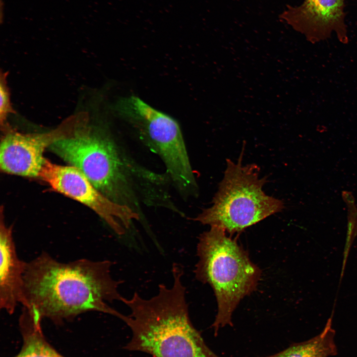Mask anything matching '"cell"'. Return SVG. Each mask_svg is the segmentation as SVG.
Returning <instances> with one entry per match:
<instances>
[{"instance_id": "1", "label": "cell", "mask_w": 357, "mask_h": 357, "mask_svg": "<svg viewBox=\"0 0 357 357\" xmlns=\"http://www.w3.org/2000/svg\"><path fill=\"white\" fill-rule=\"evenodd\" d=\"M109 260L80 259L60 262L43 252L26 262L21 304L33 318L56 322L90 311L124 315L110 306L123 298L119 291L122 281L114 279Z\"/></svg>"}, {"instance_id": "2", "label": "cell", "mask_w": 357, "mask_h": 357, "mask_svg": "<svg viewBox=\"0 0 357 357\" xmlns=\"http://www.w3.org/2000/svg\"><path fill=\"white\" fill-rule=\"evenodd\" d=\"M171 287L159 284L156 295L144 298L135 292L122 302L130 310L123 321L131 339L124 348L153 357H220L206 344L189 316L183 270L174 263Z\"/></svg>"}, {"instance_id": "3", "label": "cell", "mask_w": 357, "mask_h": 357, "mask_svg": "<svg viewBox=\"0 0 357 357\" xmlns=\"http://www.w3.org/2000/svg\"><path fill=\"white\" fill-rule=\"evenodd\" d=\"M226 232L221 227L211 226L200 236L197 245L195 277L211 286L217 301L218 311L212 325L215 335L220 328L233 325L234 311L240 300L256 289L261 275L246 251Z\"/></svg>"}, {"instance_id": "4", "label": "cell", "mask_w": 357, "mask_h": 357, "mask_svg": "<svg viewBox=\"0 0 357 357\" xmlns=\"http://www.w3.org/2000/svg\"><path fill=\"white\" fill-rule=\"evenodd\" d=\"M243 151L238 160H227L224 176L213 200V205L195 220L217 226L230 234L242 232L267 217L281 211L284 202L263 190L266 178H261L255 164L243 165Z\"/></svg>"}, {"instance_id": "5", "label": "cell", "mask_w": 357, "mask_h": 357, "mask_svg": "<svg viewBox=\"0 0 357 357\" xmlns=\"http://www.w3.org/2000/svg\"><path fill=\"white\" fill-rule=\"evenodd\" d=\"M49 148L109 199L134 209V195L123 163L115 143L103 131L87 124Z\"/></svg>"}, {"instance_id": "6", "label": "cell", "mask_w": 357, "mask_h": 357, "mask_svg": "<svg viewBox=\"0 0 357 357\" xmlns=\"http://www.w3.org/2000/svg\"><path fill=\"white\" fill-rule=\"evenodd\" d=\"M115 107L119 115L136 127L159 155L178 188L186 192L195 188V178L177 121L134 96L120 99Z\"/></svg>"}, {"instance_id": "7", "label": "cell", "mask_w": 357, "mask_h": 357, "mask_svg": "<svg viewBox=\"0 0 357 357\" xmlns=\"http://www.w3.org/2000/svg\"><path fill=\"white\" fill-rule=\"evenodd\" d=\"M39 177L54 190L91 208L117 235H124L138 213L116 203L99 191L77 168L54 164L45 159Z\"/></svg>"}, {"instance_id": "8", "label": "cell", "mask_w": 357, "mask_h": 357, "mask_svg": "<svg viewBox=\"0 0 357 357\" xmlns=\"http://www.w3.org/2000/svg\"><path fill=\"white\" fill-rule=\"evenodd\" d=\"M84 113L72 116L51 131L38 133H22L10 128L1 140L0 166L7 174L25 177H39L48 147L61 139L73 134L87 123Z\"/></svg>"}, {"instance_id": "9", "label": "cell", "mask_w": 357, "mask_h": 357, "mask_svg": "<svg viewBox=\"0 0 357 357\" xmlns=\"http://www.w3.org/2000/svg\"><path fill=\"white\" fill-rule=\"evenodd\" d=\"M344 6L345 0H304L298 6L287 8L281 18L312 43L334 33L340 42L347 44Z\"/></svg>"}, {"instance_id": "10", "label": "cell", "mask_w": 357, "mask_h": 357, "mask_svg": "<svg viewBox=\"0 0 357 357\" xmlns=\"http://www.w3.org/2000/svg\"><path fill=\"white\" fill-rule=\"evenodd\" d=\"M0 307L9 314L21 303L26 262L18 257L11 226L1 212L0 223Z\"/></svg>"}, {"instance_id": "11", "label": "cell", "mask_w": 357, "mask_h": 357, "mask_svg": "<svg viewBox=\"0 0 357 357\" xmlns=\"http://www.w3.org/2000/svg\"><path fill=\"white\" fill-rule=\"evenodd\" d=\"M335 335L329 318L323 330L316 336L264 357H331L337 354Z\"/></svg>"}, {"instance_id": "12", "label": "cell", "mask_w": 357, "mask_h": 357, "mask_svg": "<svg viewBox=\"0 0 357 357\" xmlns=\"http://www.w3.org/2000/svg\"><path fill=\"white\" fill-rule=\"evenodd\" d=\"M20 322L25 329L24 345L15 357H63L44 340L40 332V322L36 321L24 307Z\"/></svg>"}, {"instance_id": "13", "label": "cell", "mask_w": 357, "mask_h": 357, "mask_svg": "<svg viewBox=\"0 0 357 357\" xmlns=\"http://www.w3.org/2000/svg\"><path fill=\"white\" fill-rule=\"evenodd\" d=\"M0 124L4 130L8 128L6 120L8 115L13 112L11 107L10 96L6 82V75L1 72L0 83Z\"/></svg>"}, {"instance_id": "14", "label": "cell", "mask_w": 357, "mask_h": 357, "mask_svg": "<svg viewBox=\"0 0 357 357\" xmlns=\"http://www.w3.org/2000/svg\"><path fill=\"white\" fill-rule=\"evenodd\" d=\"M342 197L343 200L346 203L348 208H351L356 206L355 199L353 193L348 191H343Z\"/></svg>"}, {"instance_id": "15", "label": "cell", "mask_w": 357, "mask_h": 357, "mask_svg": "<svg viewBox=\"0 0 357 357\" xmlns=\"http://www.w3.org/2000/svg\"><path fill=\"white\" fill-rule=\"evenodd\" d=\"M5 17V3L3 0H0V21L2 23Z\"/></svg>"}]
</instances>
